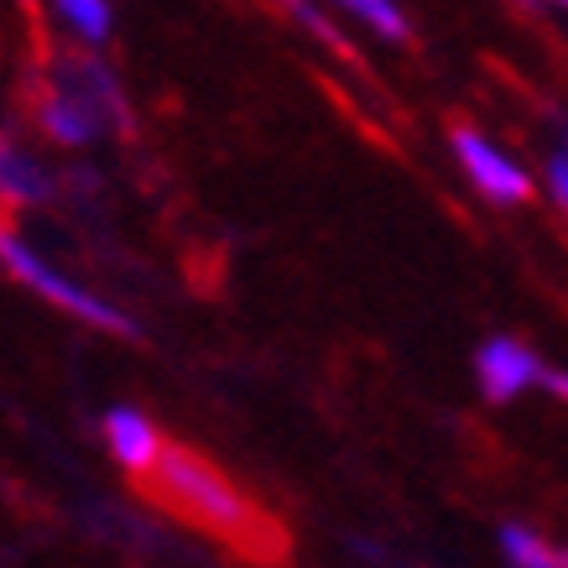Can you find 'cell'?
<instances>
[{
  "instance_id": "1",
  "label": "cell",
  "mask_w": 568,
  "mask_h": 568,
  "mask_svg": "<svg viewBox=\"0 0 568 568\" xmlns=\"http://www.w3.org/2000/svg\"><path fill=\"white\" fill-rule=\"evenodd\" d=\"M146 485H152V496L162 500L168 511H178V517L193 521V527L235 542V548H245L251 558H282V532L261 517L256 506H251V496H245L224 469L209 465L204 454L162 444L152 469H146Z\"/></svg>"
},
{
  "instance_id": "2",
  "label": "cell",
  "mask_w": 568,
  "mask_h": 568,
  "mask_svg": "<svg viewBox=\"0 0 568 568\" xmlns=\"http://www.w3.org/2000/svg\"><path fill=\"white\" fill-rule=\"evenodd\" d=\"M0 266L17 276L21 287H32L37 297H48V303H58V308H69L73 318H84V324H94V328H104V334H121V339H131L136 334V324L125 318L115 303H104L100 293H89V287H79L73 276H63V272H52L48 261L37 256L32 245L21 241V235H11L6 224H0Z\"/></svg>"
},
{
  "instance_id": "3",
  "label": "cell",
  "mask_w": 568,
  "mask_h": 568,
  "mask_svg": "<svg viewBox=\"0 0 568 568\" xmlns=\"http://www.w3.org/2000/svg\"><path fill=\"white\" fill-rule=\"evenodd\" d=\"M475 381H480V392L490 396V402H517V396L532 392V386L564 396V386H568L564 371H552L532 345H521L511 334H496V339H485V345L475 349Z\"/></svg>"
},
{
  "instance_id": "4",
  "label": "cell",
  "mask_w": 568,
  "mask_h": 568,
  "mask_svg": "<svg viewBox=\"0 0 568 568\" xmlns=\"http://www.w3.org/2000/svg\"><path fill=\"white\" fill-rule=\"evenodd\" d=\"M454 156L465 162L469 183H475L490 204L506 209V204H527V199H532V178H527V168L511 162L500 146H490L480 131L459 125V131H454Z\"/></svg>"
},
{
  "instance_id": "5",
  "label": "cell",
  "mask_w": 568,
  "mask_h": 568,
  "mask_svg": "<svg viewBox=\"0 0 568 568\" xmlns=\"http://www.w3.org/2000/svg\"><path fill=\"white\" fill-rule=\"evenodd\" d=\"M104 438H110V454H115L131 475H146L156 459V448H162V433H156L152 417H141L136 407H115V413L104 417Z\"/></svg>"
},
{
  "instance_id": "6",
  "label": "cell",
  "mask_w": 568,
  "mask_h": 568,
  "mask_svg": "<svg viewBox=\"0 0 568 568\" xmlns=\"http://www.w3.org/2000/svg\"><path fill=\"white\" fill-rule=\"evenodd\" d=\"M52 199V178L11 136H0V204H42Z\"/></svg>"
},
{
  "instance_id": "7",
  "label": "cell",
  "mask_w": 568,
  "mask_h": 568,
  "mask_svg": "<svg viewBox=\"0 0 568 568\" xmlns=\"http://www.w3.org/2000/svg\"><path fill=\"white\" fill-rule=\"evenodd\" d=\"M42 125H48L52 141H63V146H84V141L100 136V115L89 110V100L79 94V89H58V94H48L42 100Z\"/></svg>"
},
{
  "instance_id": "8",
  "label": "cell",
  "mask_w": 568,
  "mask_h": 568,
  "mask_svg": "<svg viewBox=\"0 0 568 568\" xmlns=\"http://www.w3.org/2000/svg\"><path fill=\"white\" fill-rule=\"evenodd\" d=\"M500 552L517 568H568L564 548L548 542L542 532H532V527H500Z\"/></svg>"
},
{
  "instance_id": "9",
  "label": "cell",
  "mask_w": 568,
  "mask_h": 568,
  "mask_svg": "<svg viewBox=\"0 0 568 568\" xmlns=\"http://www.w3.org/2000/svg\"><path fill=\"white\" fill-rule=\"evenodd\" d=\"M52 11H58V21L63 27H73V32L84 37L89 48H104L110 42V0H52Z\"/></svg>"
},
{
  "instance_id": "10",
  "label": "cell",
  "mask_w": 568,
  "mask_h": 568,
  "mask_svg": "<svg viewBox=\"0 0 568 568\" xmlns=\"http://www.w3.org/2000/svg\"><path fill=\"white\" fill-rule=\"evenodd\" d=\"M339 6H345L361 27H371L376 37H386V42H407V37H413V27H407V17H402L396 0H339Z\"/></svg>"
},
{
  "instance_id": "11",
  "label": "cell",
  "mask_w": 568,
  "mask_h": 568,
  "mask_svg": "<svg viewBox=\"0 0 568 568\" xmlns=\"http://www.w3.org/2000/svg\"><path fill=\"white\" fill-rule=\"evenodd\" d=\"M282 6H287V11H293V17L303 21V27H308V32L318 37L324 48H334V52H345V58H349V42H345V37H339V27H334V21H328L324 11L313 6V0H282Z\"/></svg>"
},
{
  "instance_id": "12",
  "label": "cell",
  "mask_w": 568,
  "mask_h": 568,
  "mask_svg": "<svg viewBox=\"0 0 568 568\" xmlns=\"http://www.w3.org/2000/svg\"><path fill=\"white\" fill-rule=\"evenodd\" d=\"M548 189H552V199H558V204L568 199V156H564V146L548 156Z\"/></svg>"
},
{
  "instance_id": "13",
  "label": "cell",
  "mask_w": 568,
  "mask_h": 568,
  "mask_svg": "<svg viewBox=\"0 0 568 568\" xmlns=\"http://www.w3.org/2000/svg\"><path fill=\"white\" fill-rule=\"evenodd\" d=\"M548 6H564V0H548Z\"/></svg>"
}]
</instances>
